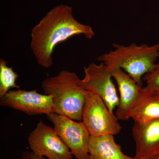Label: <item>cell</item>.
<instances>
[{"label":"cell","instance_id":"cell-2","mask_svg":"<svg viewBox=\"0 0 159 159\" xmlns=\"http://www.w3.org/2000/svg\"><path fill=\"white\" fill-rule=\"evenodd\" d=\"M80 80L74 72L62 70L41 84L44 94L52 97L54 112L78 122L82 121L87 93L80 86Z\"/></svg>","mask_w":159,"mask_h":159},{"label":"cell","instance_id":"cell-1","mask_svg":"<svg viewBox=\"0 0 159 159\" xmlns=\"http://www.w3.org/2000/svg\"><path fill=\"white\" fill-rule=\"evenodd\" d=\"M80 34L91 39L95 32L91 26L74 18L71 7L59 5L54 7L31 30L30 48L37 63L45 68L51 67L55 47L72 36Z\"/></svg>","mask_w":159,"mask_h":159},{"label":"cell","instance_id":"cell-9","mask_svg":"<svg viewBox=\"0 0 159 159\" xmlns=\"http://www.w3.org/2000/svg\"><path fill=\"white\" fill-rule=\"evenodd\" d=\"M108 69L116 82L119 92L116 116L121 121L128 120L141 96L142 87L122 69Z\"/></svg>","mask_w":159,"mask_h":159},{"label":"cell","instance_id":"cell-12","mask_svg":"<svg viewBox=\"0 0 159 159\" xmlns=\"http://www.w3.org/2000/svg\"><path fill=\"white\" fill-rule=\"evenodd\" d=\"M134 122H144L159 119V93L146 87L142 88V93L131 114Z\"/></svg>","mask_w":159,"mask_h":159},{"label":"cell","instance_id":"cell-16","mask_svg":"<svg viewBox=\"0 0 159 159\" xmlns=\"http://www.w3.org/2000/svg\"><path fill=\"white\" fill-rule=\"evenodd\" d=\"M149 159H159V155L157 156L153 157Z\"/></svg>","mask_w":159,"mask_h":159},{"label":"cell","instance_id":"cell-11","mask_svg":"<svg viewBox=\"0 0 159 159\" xmlns=\"http://www.w3.org/2000/svg\"><path fill=\"white\" fill-rule=\"evenodd\" d=\"M89 159H134L122 152L112 135L90 136Z\"/></svg>","mask_w":159,"mask_h":159},{"label":"cell","instance_id":"cell-13","mask_svg":"<svg viewBox=\"0 0 159 159\" xmlns=\"http://www.w3.org/2000/svg\"><path fill=\"white\" fill-rule=\"evenodd\" d=\"M7 63L4 59H0V97L9 92L10 89H20V86L16 83L19 75L13 71L12 67L8 66Z\"/></svg>","mask_w":159,"mask_h":159},{"label":"cell","instance_id":"cell-15","mask_svg":"<svg viewBox=\"0 0 159 159\" xmlns=\"http://www.w3.org/2000/svg\"><path fill=\"white\" fill-rule=\"evenodd\" d=\"M21 159H48L43 157H40L34 154L32 151H25L22 154Z\"/></svg>","mask_w":159,"mask_h":159},{"label":"cell","instance_id":"cell-5","mask_svg":"<svg viewBox=\"0 0 159 159\" xmlns=\"http://www.w3.org/2000/svg\"><path fill=\"white\" fill-rule=\"evenodd\" d=\"M54 130L76 159H89L90 134L83 122L53 112L47 115Z\"/></svg>","mask_w":159,"mask_h":159},{"label":"cell","instance_id":"cell-8","mask_svg":"<svg viewBox=\"0 0 159 159\" xmlns=\"http://www.w3.org/2000/svg\"><path fill=\"white\" fill-rule=\"evenodd\" d=\"M0 104L21 111L29 116L47 115L54 112L52 97L39 93L36 90H9L0 97Z\"/></svg>","mask_w":159,"mask_h":159},{"label":"cell","instance_id":"cell-3","mask_svg":"<svg viewBox=\"0 0 159 159\" xmlns=\"http://www.w3.org/2000/svg\"><path fill=\"white\" fill-rule=\"evenodd\" d=\"M115 50L102 54L97 60L102 61L108 68L122 69L139 85L142 86L144 75L153 70L159 57V43L148 46H128L113 44Z\"/></svg>","mask_w":159,"mask_h":159},{"label":"cell","instance_id":"cell-10","mask_svg":"<svg viewBox=\"0 0 159 159\" xmlns=\"http://www.w3.org/2000/svg\"><path fill=\"white\" fill-rule=\"evenodd\" d=\"M132 134L135 143L134 159H149L159 155V119L134 122Z\"/></svg>","mask_w":159,"mask_h":159},{"label":"cell","instance_id":"cell-14","mask_svg":"<svg viewBox=\"0 0 159 159\" xmlns=\"http://www.w3.org/2000/svg\"><path fill=\"white\" fill-rule=\"evenodd\" d=\"M142 79L146 82V87L159 93V63H157L153 70L144 75Z\"/></svg>","mask_w":159,"mask_h":159},{"label":"cell","instance_id":"cell-7","mask_svg":"<svg viewBox=\"0 0 159 159\" xmlns=\"http://www.w3.org/2000/svg\"><path fill=\"white\" fill-rule=\"evenodd\" d=\"M28 140L31 151L39 156L48 159H73L70 150L54 128L42 120L29 134Z\"/></svg>","mask_w":159,"mask_h":159},{"label":"cell","instance_id":"cell-4","mask_svg":"<svg viewBox=\"0 0 159 159\" xmlns=\"http://www.w3.org/2000/svg\"><path fill=\"white\" fill-rule=\"evenodd\" d=\"M116 116L99 96L87 93L83 108L82 122L92 136L116 135L122 126Z\"/></svg>","mask_w":159,"mask_h":159},{"label":"cell","instance_id":"cell-6","mask_svg":"<svg viewBox=\"0 0 159 159\" xmlns=\"http://www.w3.org/2000/svg\"><path fill=\"white\" fill-rule=\"evenodd\" d=\"M84 68L85 76L80 82L81 88L100 97L109 110L113 112L119 104V97L110 71L102 62L99 65L90 63Z\"/></svg>","mask_w":159,"mask_h":159}]
</instances>
